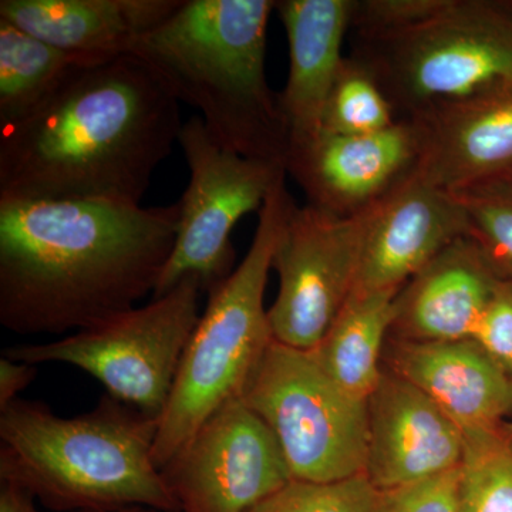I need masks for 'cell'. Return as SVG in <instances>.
I'll list each match as a JSON object with an SVG mask.
<instances>
[{
  "mask_svg": "<svg viewBox=\"0 0 512 512\" xmlns=\"http://www.w3.org/2000/svg\"><path fill=\"white\" fill-rule=\"evenodd\" d=\"M180 204L0 197V323L20 335L82 330L156 291Z\"/></svg>",
  "mask_w": 512,
  "mask_h": 512,
  "instance_id": "obj_1",
  "label": "cell"
},
{
  "mask_svg": "<svg viewBox=\"0 0 512 512\" xmlns=\"http://www.w3.org/2000/svg\"><path fill=\"white\" fill-rule=\"evenodd\" d=\"M183 124L180 101L140 57L87 64L0 127V197L141 204Z\"/></svg>",
  "mask_w": 512,
  "mask_h": 512,
  "instance_id": "obj_2",
  "label": "cell"
},
{
  "mask_svg": "<svg viewBox=\"0 0 512 512\" xmlns=\"http://www.w3.org/2000/svg\"><path fill=\"white\" fill-rule=\"evenodd\" d=\"M157 427V419L109 394L73 417L15 400L0 410V480L55 511L181 512L154 461Z\"/></svg>",
  "mask_w": 512,
  "mask_h": 512,
  "instance_id": "obj_3",
  "label": "cell"
},
{
  "mask_svg": "<svg viewBox=\"0 0 512 512\" xmlns=\"http://www.w3.org/2000/svg\"><path fill=\"white\" fill-rule=\"evenodd\" d=\"M272 0H183L138 42L140 57L218 141L249 158L286 164L289 128L266 80Z\"/></svg>",
  "mask_w": 512,
  "mask_h": 512,
  "instance_id": "obj_4",
  "label": "cell"
},
{
  "mask_svg": "<svg viewBox=\"0 0 512 512\" xmlns=\"http://www.w3.org/2000/svg\"><path fill=\"white\" fill-rule=\"evenodd\" d=\"M295 204L285 180L259 212L247 255L208 293L205 311L185 349L167 406L158 419L154 461L163 470L202 424L242 399L274 342L265 289L276 245Z\"/></svg>",
  "mask_w": 512,
  "mask_h": 512,
  "instance_id": "obj_5",
  "label": "cell"
},
{
  "mask_svg": "<svg viewBox=\"0 0 512 512\" xmlns=\"http://www.w3.org/2000/svg\"><path fill=\"white\" fill-rule=\"evenodd\" d=\"M357 43L353 56L375 74L397 119L512 89V3L448 0L416 28Z\"/></svg>",
  "mask_w": 512,
  "mask_h": 512,
  "instance_id": "obj_6",
  "label": "cell"
},
{
  "mask_svg": "<svg viewBox=\"0 0 512 512\" xmlns=\"http://www.w3.org/2000/svg\"><path fill=\"white\" fill-rule=\"evenodd\" d=\"M201 285L187 278L161 298L37 345H18L3 356L28 365L64 363L99 380L109 396L160 419L178 367L201 318Z\"/></svg>",
  "mask_w": 512,
  "mask_h": 512,
  "instance_id": "obj_7",
  "label": "cell"
},
{
  "mask_svg": "<svg viewBox=\"0 0 512 512\" xmlns=\"http://www.w3.org/2000/svg\"><path fill=\"white\" fill-rule=\"evenodd\" d=\"M242 400L274 434L292 480L333 483L365 474L366 400L343 392L313 350L274 340Z\"/></svg>",
  "mask_w": 512,
  "mask_h": 512,
  "instance_id": "obj_8",
  "label": "cell"
},
{
  "mask_svg": "<svg viewBox=\"0 0 512 512\" xmlns=\"http://www.w3.org/2000/svg\"><path fill=\"white\" fill-rule=\"evenodd\" d=\"M190 170L180 204L177 238L163 269L154 299L195 278L210 293L234 272L231 234L251 212H261L276 185L285 180L284 165L249 158L222 146L200 116L183 124L178 137Z\"/></svg>",
  "mask_w": 512,
  "mask_h": 512,
  "instance_id": "obj_9",
  "label": "cell"
},
{
  "mask_svg": "<svg viewBox=\"0 0 512 512\" xmlns=\"http://www.w3.org/2000/svg\"><path fill=\"white\" fill-rule=\"evenodd\" d=\"M373 208L339 217L309 204L292 205L272 261L279 281L268 309L275 342L318 348L355 291Z\"/></svg>",
  "mask_w": 512,
  "mask_h": 512,
  "instance_id": "obj_10",
  "label": "cell"
},
{
  "mask_svg": "<svg viewBox=\"0 0 512 512\" xmlns=\"http://www.w3.org/2000/svg\"><path fill=\"white\" fill-rule=\"evenodd\" d=\"M161 471L181 512H249L293 481L274 434L242 399L205 421Z\"/></svg>",
  "mask_w": 512,
  "mask_h": 512,
  "instance_id": "obj_11",
  "label": "cell"
},
{
  "mask_svg": "<svg viewBox=\"0 0 512 512\" xmlns=\"http://www.w3.org/2000/svg\"><path fill=\"white\" fill-rule=\"evenodd\" d=\"M421 131L416 120L399 119L370 134H336L322 130L289 148L291 175L319 210L352 217L369 210L416 173Z\"/></svg>",
  "mask_w": 512,
  "mask_h": 512,
  "instance_id": "obj_12",
  "label": "cell"
},
{
  "mask_svg": "<svg viewBox=\"0 0 512 512\" xmlns=\"http://www.w3.org/2000/svg\"><path fill=\"white\" fill-rule=\"evenodd\" d=\"M366 406L365 476L380 493L460 467L463 430L419 387L383 367Z\"/></svg>",
  "mask_w": 512,
  "mask_h": 512,
  "instance_id": "obj_13",
  "label": "cell"
},
{
  "mask_svg": "<svg viewBox=\"0 0 512 512\" xmlns=\"http://www.w3.org/2000/svg\"><path fill=\"white\" fill-rule=\"evenodd\" d=\"M468 229L456 195L416 170L373 208L353 293L399 292Z\"/></svg>",
  "mask_w": 512,
  "mask_h": 512,
  "instance_id": "obj_14",
  "label": "cell"
},
{
  "mask_svg": "<svg viewBox=\"0 0 512 512\" xmlns=\"http://www.w3.org/2000/svg\"><path fill=\"white\" fill-rule=\"evenodd\" d=\"M417 173L448 192L512 184V89L412 117Z\"/></svg>",
  "mask_w": 512,
  "mask_h": 512,
  "instance_id": "obj_15",
  "label": "cell"
},
{
  "mask_svg": "<svg viewBox=\"0 0 512 512\" xmlns=\"http://www.w3.org/2000/svg\"><path fill=\"white\" fill-rule=\"evenodd\" d=\"M383 367L439 404L463 431L497 426L512 412V382L474 339L387 338Z\"/></svg>",
  "mask_w": 512,
  "mask_h": 512,
  "instance_id": "obj_16",
  "label": "cell"
},
{
  "mask_svg": "<svg viewBox=\"0 0 512 512\" xmlns=\"http://www.w3.org/2000/svg\"><path fill=\"white\" fill-rule=\"evenodd\" d=\"M498 278L468 235L420 269L394 298L390 338L448 342L473 338Z\"/></svg>",
  "mask_w": 512,
  "mask_h": 512,
  "instance_id": "obj_17",
  "label": "cell"
},
{
  "mask_svg": "<svg viewBox=\"0 0 512 512\" xmlns=\"http://www.w3.org/2000/svg\"><path fill=\"white\" fill-rule=\"evenodd\" d=\"M183 0H2L0 19L74 55H133Z\"/></svg>",
  "mask_w": 512,
  "mask_h": 512,
  "instance_id": "obj_18",
  "label": "cell"
},
{
  "mask_svg": "<svg viewBox=\"0 0 512 512\" xmlns=\"http://www.w3.org/2000/svg\"><path fill=\"white\" fill-rule=\"evenodd\" d=\"M353 0H281L275 10L284 23L289 72L279 93L289 128V148L322 131L323 111L342 66V45L350 30Z\"/></svg>",
  "mask_w": 512,
  "mask_h": 512,
  "instance_id": "obj_19",
  "label": "cell"
},
{
  "mask_svg": "<svg viewBox=\"0 0 512 512\" xmlns=\"http://www.w3.org/2000/svg\"><path fill=\"white\" fill-rule=\"evenodd\" d=\"M397 293H352L313 350L325 372L357 400H367L382 375Z\"/></svg>",
  "mask_w": 512,
  "mask_h": 512,
  "instance_id": "obj_20",
  "label": "cell"
},
{
  "mask_svg": "<svg viewBox=\"0 0 512 512\" xmlns=\"http://www.w3.org/2000/svg\"><path fill=\"white\" fill-rule=\"evenodd\" d=\"M103 60L109 59L66 52L0 19V127L35 110L77 70Z\"/></svg>",
  "mask_w": 512,
  "mask_h": 512,
  "instance_id": "obj_21",
  "label": "cell"
},
{
  "mask_svg": "<svg viewBox=\"0 0 512 512\" xmlns=\"http://www.w3.org/2000/svg\"><path fill=\"white\" fill-rule=\"evenodd\" d=\"M457 512H512V423L463 431Z\"/></svg>",
  "mask_w": 512,
  "mask_h": 512,
  "instance_id": "obj_22",
  "label": "cell"
},
{
  "mask_svg": "<svg viewBox=\"0 0 512 512\" xmlns=\"http://www.w3.org/2000/svg\"><path fill=\"white\" fill-rule=\"evenodd\" d=\"M392 103L362 60L345 57L330 89L322 130L336 134H370L393 126Z\"/></svg>",
  "mask_w": 512,
  "mask_h": 512,
  "instance_id": "obj_23",
  "label": "cell"
},
{
  "mask_svg": "<svg viewBox=\"0 0 512 512\" xmlns=\"http://www.w3.org/2000/svg\"><path fill=\"white\" fill-rule=\"evenodd\" d=\"M468 217V237L498 278L512 284V185L453 192Z\"/></svg>",
  "mask_w": 512,
  "mask_h": 512,
  "instance_id": "obj_24",
  "label": "cell"
},
{
  "mask_svg": "<svg viewBox=\"0 0 512 512\" xmlns=\"http://www.w3.org/2000/svg\"><path fill=\"white\" fill-rule=\"evenodd\" d=\"M249 512H382V495L365 474L333 481H291Z\"/></svg>",
  "mask_w": 512,
  "mask_h": 512,
  "instance_id": "obj_25",
  "label": "cell"
},
{
  "mask_svg": "<svg viewBox=\"0 0 512 512\" xmlns=\"http://www.w3.org/2000/svg\"><path fill=\"white\" fill-rule=\"evenodd\" d=\"M448 0H353L350 29L357 40H373L416 28L441 10Z\"/></svg>",
  "mask_w": 512,
  "mask_h": 512,
  "instance_id": "obj_26",
  "label": "cell"
},
{
  "mask_svg": "<svg viewBox=\"0 0 512 512\" xmlns=\"http://www.w3.org/2000/svg\"><path fill=\"white\" fill-rule=\"evenodd\" d=\"M512 382V284L500 279L473 338Z\"/></svg>",
  "mask_w": 512,
  "mask_h": 512,
  "instance_id": "obj_27",
  "label": "cell"
},
{
  "mask_svg": "<svg viewBox=\"0 0 512 512\" xmlns=\"http://www.w3.org/2000/svg\"><path fill=\"white\" fill-rule=\"evenodd\" d=\"M460 467L421 483L384 491L382 512H457Z\"/></svg>",
  "mask_w": 512,
  "mask_h": 512,
  "instance_id": "obj_28",
  "label": "cell"
},
{
  "mask_svg": "<svg viewBox=\"0 0 512 512\" xmlns=\"http://www.w3.org/2000/svg\"><path fill=\"white\" fill-rule=\"evenodd\" d=\"M37 366L16 362L9 357L0 359V410L19 399V394L32 384Z\"/></svg>",
  "mask_w": 512,
  "mask_h": 512,
  "instance_id": "obj_29",
  "label": "cell"
},
{
  "mask_svg": "<svg viewBox=\"0 0 512 512\" xmlns=\"http://www.w3.org/2000/svg\"><path fill=\"white\" fill-rule=\"evenodd\" d=\"M35 500V495L26 488L0 480V512H40Z\"/></svg>",
  "mask_w": 512,
  "mask_h": 512,
  "instance_id": "obj_30",
  "label": "cell"
},
{
  "mask_svg": "<svg viewBox=\"0 0 512 512\" xmlns=\"http://www.w3.org/2000/svg\"><path fill=\"white\" fill-rule=\"evenodd\" d=\"M113 512H157V511L148 510V508H126V510L113 511Z\"/></svg>",
  "mask_w": 512,
  "mask_h": 512,
  "instance_id": "obj_31",
  "label": "cell"
},
{
  "mask_svg": "<svg viewBox=\"0 0 512 512\" xmlns=\"http://www.w3.org/2000/svg\"><path fill=\"white\" fill-rule=\"evenodd\" d=\"M501 185H512V184H501Z\"/></svg>",
  "mask_w": 512,
  "mask_h": 512,
  "instance_id": "obj_32",
  "label": "cell"
}]
</instances>
